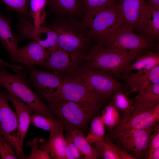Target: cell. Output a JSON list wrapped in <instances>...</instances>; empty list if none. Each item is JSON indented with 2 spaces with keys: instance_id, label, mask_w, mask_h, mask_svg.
Segmentation results:
<instances>
[{
  "instance_id": "1",
  "label": "cell",
  "mask_w": 159,
  "mask_h": 159,
  "mask_svg": "<svg viewBox=\"0 0 159 159\" xmlns=\"http://www.w3.org/2000/svg\"><path fill=\"white\" fill-rule=\"evenodd\" d=\"M58 16L47 26L56 33L59 47L69 53L85 56L93 40L85 23L74 17Z\"/></svg>"
},
{
  "instance_id": "27",
  "label": "cell",
  "mask_w": 159,
  "mask_h": 159,
  "mask_svg": "<svg viewBox=\"0 0 159 159\" xmlns=\"http://www.w3.org/2000/svg\"><path fill=\"white\" fill-rule=\"evenodd\" d=\"M71 135L77 149L84 155L85 159H96L97 156L95 150L87 140L82 131L73 130L68 131Z\"/></svg>"
},
{
  "instance_id": "3",
  "label": "cell",
  "mask_w": 159,
  "mask_h": 159,
  "mask_svg": "<svg viewBox=\"0 0 159 159\" xmlns=\"http://www.w3.org/2000/svg\"><path fill=\"white\" fill-rule=\"evenodd\" d=\"M27 77L25 67L15 74L0 67V87L5 88L23 101L32 108L34 113L57 120L46 103L33 91L27 80Z\"/></svg>"
},
{
  "instance_id": "10",
  "label": "cell",
  "mask_w": 159,
  "mask_h": 159,
  "mask_svg": "<svg viewBox=\"0 0 159 159\" xmlns=\"http://www.w3.org/2000/svg\"><path fill=\"white\" fill-rule=\"evenodd\" d=\"M99 45L119 51L139 52L153 47L155 44V42L136 33L132 29L120 26L104 43Z\"/></svg>"
},
{
  "instance_id": "13",
  "label": "cell",
  "mask_w": 159,
  "mask_h": 159,
  "mask_svg": "<svg viewBox=\"0 0 159 159\" xmlns=\"http://www.w3.org/2000/svg\"><path fill=\"white\" fill-rule=\"evenodd\" d=\"M47 53L44 63L39 66L59 75L70 73L81 64L85 57L69 53L59 48Z\"/></svg>"
},
{
  "instance_id": "15",
  "label": "cell",
  "mask_w": 159,
  "mask_h": 159,
  "mask_svg": "<svg viewBox=\"0 0 159 159\" xmlns=\"http://www.w3.org/2000/svg\"><path fill=\"white\" fill-rule=\"evenodd\" d=\"M146 5L145 0H119L116 7L122 21L121 26L137 31Z\"/></svg>"
},
{
  "instance_id": "7",
  "label": "cell",
  "mask_w": 159,
  "mask_h": 159,
  "mask_svg": "<svg viewBox=\"0 0 159 159\" xmlns=\"http://www.w3.org/2000/svg\"><path fill=\"white\" fill-rule=\"evenodd\" d=\"M67 74L83 82L106 102L110 101L115 92L122 89V84L115 79L111 73L101 70L87 69L80 66Z\"/></svg>"
},
{
  "instance_id": "8",
  "label": "cell",
  "mask_w": 159,
  "mask_h": 159,
  "mask_svg": "<svg viewBox=\"0 0 159 159\" xmlns=\"http://www.w3.org/2000/svg\"><path fill=\"white\" fill-rule=\"evenodd\" d=\"M154 126L145 129H126L107 134L114 143L135 159H144Z\"/></svg>"
},
{
  "instance_id": "2",
  "label": "cell",
  "mask_w": 159,
  "mask_h": 159,
  "mask_svg": "<svg viewBox=\"0 0 159 159\" xmlns=\"http://www.w3.org/2000/svg\"><path fill=\"white\" fill-rule=\"evenodd\" d=\"M143 52L119 51L94 44L90 47L80 66L87 69L101 70L116 74L124 72Z\"/></svg>"
},
{
  "instance_id": "11",
  "label": "cell",
  "mask_w": 159,
  "mask_h": 159,
  "mask_svg": "<svg viewBox=\"0 0 159 159\" xmlns=\"http://www.w3.org/2000/svg\"><path fill=\"white\" fill-rule=\"evenodd\" d=\"M27 80L41 99H47L57 95L61 89L62 82L59 75L54 72L42 71L33 66L25 65Z\"/></svg>"
},
{
  "instance_id": "38",
  "label": "cell",
  "mask_w": 159,
  "mask_h": 159,
  "mask_svg": "<svg viewBox=\"0 0 159 159\" xmlns=\"http://www.w3.org/2000/svg\"><path fill=\"white\" fill-rule=\"evenodd\" d=\"M6 67L10 68L14 70L16 68V65L6 62L0 58V67L5 68Z\"/></svg>"
},
{
  "instance_id": "17",
  "label": "cell",
  "mask_w": 159,
  "mask_h": 159,
  "mask_svg": "<svg viewBox=\"0 0 159 159\" xmlns=\"http://www.w3.org/2000/svg\"><path fill=\"white\" fill-rule=\"evenodd\" d=\"M25 22L21 29L24 38L33 39L44 48L47 52L59 48L57 35L51 28L47 26H42L35 30L33 24L27 20Z\"/></svg>"
},
{
  "instance_id": "24",
  "label": "cell",
  "mask_w": 159,
  "mask_h": 159,
  "mask_svg": "<svg viewBox=\"0 0 159 159\" xmlns=\"http://www.w3.org/2000/svg\"><path fill=\"white\" fill-rule=\"evenodd\" d=\"M132 100L136 104L145 108H151L159 105V81L150 84L138 92Z\"/></svg>"
},
{
  "instance_id": "25",
  "label": "cell",
  "mask_w": 159,
  "mask_h": 159,
  "mask_svg": "<svg viewBox=\"0 0 159 159\" xmlns=\"http://www.w3.org/2000/svg\"><path fill=\"white\" fill-rule=\"evenodd\" d=\"M110 101L121 113L120 120L117 125L123 123L127 120L133 109V103L132 100L121 89L113 94Z\"/></svg>"
},
{
  "instance_id": "31",
  "label": "cell",
  "mask_w": 159,
  "mask_h": 159,
  "mask_svg": "<svg viewBox=\"0 0 159 159\" xmlns=\"http://www.w3.org/2000/svg\"><path fill=\"white\" fill-rule=\"evenodd\" d=\"M101 115L105 127L109 130L118 124L120 117V112L110 101L103 109Z\"/></svg>"
},
{
  "instance_id": "16",
  "label": "cell",
  "mask_w": 159,
  "mask_h": 159,
  "mask_svg": "<svg viewBox=\"0 0 159 159\" xmlns=\"http://www.w3.org/2000/svg\"><path fill=\"white\" fill-rule=\"evenodd\" d=\"M47 55L46 49L33 40L26 45L18 48L10 59L9 63H19L24 66H39L44 63Z\"/></svg>"
},
{
  "instance_id": "18",
  "label": "cell",
  "mask_w": 159,
  "mask_h": 159,
  "mask_svg": "<svg viewBox=\"0 0 159 159\" xmlns=\"http://www.w3.org/2000/svg\"><path fill=\"white\" fill-rule=\"evenodd\" d=\"M141 34L154 42L159 39V9L147 4L141 15L137 29Z\"/></svg>"
},
{
  "instance_id": "20",
  "label": "cell",
  "mask_w": 159,
  "mask_h": 159,
  "mask_svg": "<svg viewBox=\"0 0 159 159\" xmlns=\"http://www.w3.org/2000/svg\"><path fill=\"white\" fill-rule=\"evenodd\" d=\"M93 144L97 158L100 157L104 159H135L130 154L114 143L107 134H105L101 140Z\"/></svg>"
},
{
  "instance_id": "39",
  "label": "cell",
  "mask_w": 159,
  "mask_h": 159,
  "mask_svg": "<svg viewBox=\"0 0 159 159\" xmlns=\"http://www.w3.org/2000/svg\"><path fill=\"white\" fill-rule=\"evenodd\" d=\"M148 159H159V148L153 151L147 158Z\"/></svg>"
},
{
  "instance_id": "23",
  "label": "cell",
  "mask_w": 159,
  "mask_h": 159,
  "mask_svg": "<svg viewBox=\"0 0 159 159\" xmlns=\"http://www.w3.org/2000/svg\"><path fill=\"white\" fill-rule=\"evenodd\" d=\"M47 4L58 16L68 15L74 17L81 14L80 0H47Z\"/></svg>"
},
{
  "instance_id": "37",
  "label": "cell",
  "mask_w": 159,
  "mask_h": 159,
  "mask_svg": "<svg viewBox=\"0 0 159 159\" xmlns=\"http://www.w3.org/2000/svg\"><path fill=\"white\" fill-rule=\"evenodd\" d=\"M153 133L152 134L148 147L145 153L144 159H147L150 153L159 148V124L157 122L153 128Z\"/></svg>"
},
{
  "instance_id": "32",
  "label": "cell",
  "mask_w": 159,
  "mask_h": 159,
  "mask_svg": "<svg viewBox=\"0 0 159 159\" xmlns=\"http://www.w3.org/2000/svg\"><path fill=\"white\" fill-rule=\"evenodd\" d=\"M85 12V16L92 15L106 7L114 4L116 0H80Z\"/></svg>"
},
{
  "instance_id": "29",
  "label": "cell",
  "mask_w": 159,
  "mask_h": 159,
  "mask_svg": "<svg viewBox=\"0 0 159 159\" xmlns=\"http://www.w3.org/2000/svg\"><path fill=\"white\" fill-rule=\"evenodd\" d=\"M30 121L31 124L34 126L48 131L50 133L62 127L57 120L35 113L31 115Z\"/></svg>"
},
{
  "instance_id": "19",
  "label": "cell",
  "mask_w": 159,
  "mask_h": 159,
  "mask_svg": "<svg viewBox=\"0 0 159 159\" xmlns=\"http://www.w3.org/2000/svg\"><path fill=\"white\" fill-rule=\"evenodd\" d=\"M6 91L8 100L13 105L18 118L20 143L23 148L24 141L31 124V116L34 112L30 106L7 90Z\"/></svg>"
},
{
  "instance_id": "34",
  "label": "cell",
  "mask_w": 159,
  "mask_h": 159,
  "mask_svg": "<svg viewBox=\"0 0 159 159\" xmlns=\"http://www.w3.org/2000/svg\"><path fill=\"white\" fill-rule=\"evenodd\" d=\"M8 10L14 11L19 14L28 17L30 0H1Z\"/></svg>"
},
{
  "instance_id": "26",
  "label": "cell",
  "mask_w": 159,
  "mask_h": 159,
  "mask_svg": "<svg viewBox=\"0 0 159 159\" xmlns=\"http://www.w3.org/2000/svg\"><path fill=\"white\" fill-rule=\"evenodd\" d=\"M134 60L123 73L129 72L133 70L150 69L159 65V54L153 51L143 53Z\"/></svg>"
},
{
  "instance_id": "14",
  "label": "cell",
  "mask_w": 159,
  "mask_h": 159,
  "mask_svg": "<svg viewBox=\"0 0 159 159\" xmlns=\"http://www.w3.org/2000/svg\"><path fill=\"white\" fill-rule=\"evenodd\" d=\"M115 75L125 82L124 91L127 95L159 82V65L150 69H141L134 73L124 72Z\"/></svg>"
},
{
  "instance_id": "40",
  "label": "cell",
  "mask_w": 159,
  "mask_h": 159,
  "mask_svg": "<svg viewBox=\"0 0 159 159\" xmlns=\"http://www.w3.org/2000/svg\"><path fill=\"white\" fill-rule=\"evenodd\" d=\"M150 4L154 8L159 9V0H149Z\"/></svg>"
},
{
  "instance_id": "33",
  "label": "cell",
  "mask_w": 159,
  "mask_h": 159,
  "mask_svg": "<svg viewBox=\"0 0 159 159\" xmlns=\"http://www.w3.org/2000/svg\"><path fill=\"white\" fill-rule=\"evenodd\" d=\"M27 144L31 148V153L28 159H52L47 152L43 148L40 138L35 137L29 140Z\"/></svg>"
},
{
  "instance_id": "35",
  "label": "cell",
  "mask_w": 159,
  "mask_h": 159,
  "mask_svg": "<svg viewBox=\"0 0 159 159\" xmlns=\"http://www.w3.org/2000/svg\"><path fill=\"white\" fill-rule=\"evenodd\" d=\"M66 132L65 136L66 159H83V155L75 145L70 133L68 132Z\"/></svg>"
},
{
  "instance_id": "5",
  "label": "cell",
  "mask_w": 159,
  "mask_h": 159,
  "mask_svg": "<svg viewBox=\"0 0 159 159\" xmlns=\"http://www.w3.org/2000/svg\"><path fill=\"white\" fill-rule=\"evenodd\" d=\"M59 75L62 86L59 92L55 97L74 102L97 113L99 112L106 101L99 94L72 75Z\"/></svg>"
},
{
  "instance_id": "36",
  "label": "cell",
  "mask_w": 159,
  "mask_h": 159,
  "mask_svg": "<svg viewBox=\"0 0 159 159\" xmlns=\"http://www.w3.org/2000/svg\"><path fill=\"white\" fill-rule=\"evenodd\" d=\"M0 159H18L12 146L0 133Z\"/></svg>"
},
{
  "instance_id": "28",
  "label": "cell",
  "mask_w": 159,
  "mask_h": 159,
  "mask_svg": "<svg viewBox=\"0 0 159 159\" xmlns=\"http://www.w3.org/2000/svg\"><path fill=\"white\" fill-rule=\"evenodd\" d=\"M47 4V0H30V15L33 19L35 30L39 29L45 20Z\"/></svg>"
},
{
  "instance_id": "21",
  "label": "cell",
  "mask_w": 159,
  "mask_h": 159,
  "mask_svg": "<svg viewBox=\"0 0 159 159\" xmlns=\"http://www.w3.org/2000/svg\"><path fill=\"white\" fill-rule=\"evenodd\" d=\"M64 128L50 133L48 140L44 138L40 139L43 148L49 153L52 158L66 159V141L64 134Z\"/></svg>"
},
{
  "instance_id": "12",
  "label": "cell",
  "mask_w": 159,
  "mask_h": 159,
  "mask_svg": "<svg viewBox=\"0 0 159 159\" xmlns=\"http://www.w3.org/2000/svg\"><path fill=\"white\" fill-rule=\"evenodd\" d=\"M159 122V105L151 108L142 107L133 104L132 109L123 123L109 130L107 134L128 128L145 129L153 127Z\"/></svg>"
},
{
  "instance_id": "30",
  "label": "cell",
  "mask_w": 159,
  "mask_h": 159,
  "mask_svg": "<svg viewBox=\"0 0 159 159\" xmlns=\"http://www.w3.org/2000/svg\"><path fill=\"white\" fill-rule=\"evenodd\" d=\"M105 126L101 115L93 117L90 125V132L86 139L90 145L101 140L105 135Z\"/></svg>"
},
{
  "instance_id": "9",
  "label": "cell",
  "mask_w": 159,
  "mask_h": 159,
  "mask_svg": "<svg viewBox=\"0 0 159 159\" xmlns=\"http://www.w3.org/2000/svg\"><path fill=\"white\" fill-rule=\"evenodd\" d=\"M6 91L0 87V133L12 146L18 159H27L20 143L19 122L10 107Z\"/></svg>"
},
{
  "instance_id": "22",
  "label": "cell",
  "mask_w": 159,
  "mask_h": 159,
  "mask_svg": "<svg viewBox=\"0 0 159 159\" xmlns=\"http://www.w3.org/2000/svg\"><path fill=\"white\" fill-rule=\"evenodd\" d=\"M11 19L0 14V41L11 59L18 48V39L12 31Z\"/></svg>"
},
{
  "instance_id": "6",
  "label": "cell",
  "mask_w": 159,
  "mask_h": 159,
  "mask_svg": "<svg viewBox=\"0 0 159 159\" xmlns=\"http://www.w3.org/2000/svg\"><path fill=\"white\" fill-rule=\"evenodd\" d=\"M82 21L89 31L92 40L101 45L121 26L122 21L115 3L94 14L84 16Z\"/></svg>"
},
{
  "instance_id": "4",
  "label": "cell",
  "mask_w": 159,
  "mask_h": 159,
  "mask_svg": "<svg viewBox=\"0 0 159 159\" xmlns=\"http://www.w3.org/2000/svg\"><path fill=\"white\" fill-rule=\"evenodd\" d=\"M45 102L49 110L66 131L73 130L82 131L97 113L74 102L58 97Z\"/></svg>"
}]
</instances>
